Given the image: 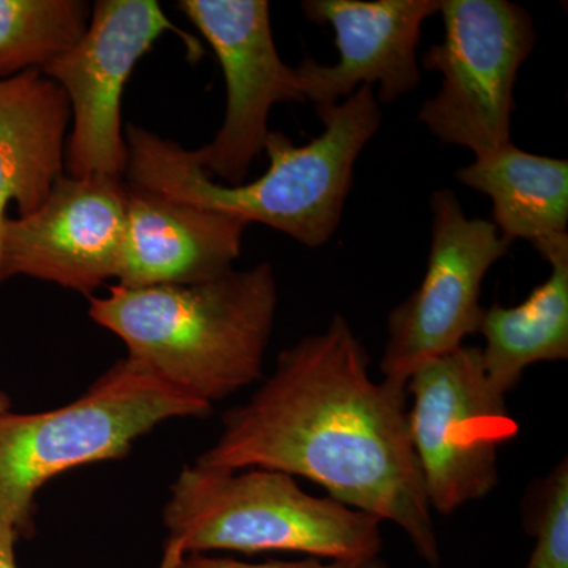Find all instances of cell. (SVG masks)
<instances>
[{"instance_id": "1", "label": "cell", "mask_w": 568, "mask_h": 568, "mask_svg": "<svg viewBox=\"0 0 568 568\" xmlns=\"http://www.w3.org/2000/svg\"><path fill=\"white\" fill-rule=\"evenodd\" d=\"M364 343L342 315L286 347L274 375L223 416L196 459L207 469H268L304 477L328 497L398 526L426 566L439 540L418 466L406 388L369 376Z\"/></svg>"}, {"instance_id": "2", "label": "cell", "mask_w": 568, "mask_h": 568, "mask_svg": "<svg viewBox=\"0 0 568 568\" xmlns=\"http://www.w3.org/2000/svg\"><path fill=\"white\" fill-rule=\"evenodd\" d=\"M324 130L304 145L282 132L268 133L267 171L241 185H224L205 175L192 151L142 126L126 129L129 185L261 223L308 248L327 244L342 222L354 166L383 122L373 88L362 85L335 106L316 110Z\"/></svg>"}, {"instance_id": "3", "label": "cell", "mask_w": 568, "mask_h": 568, "mask_svg": "<svg viewBox=\"0 0 568 568\" xmlns=\"http://www.w3.org/2000/svg\"><path fill=\"white\" fill-rule=\"evenodd\" d=\"M278 286L271 263L190 284L126 287L89 298L93 323L129 361L197 402H222L263 377Z\"/></svg>"}, {"instance_id": "4", "label": "cell", "mask_w": 568, "mask_h": 568, "mask_svg": "<svg viewBox=\"0 0 568 568\" xmlns=\"http://www.w3.org/2000/svg\"><path fill=\"white\" fill-rule=\"evenodd\" d=\"M166 544L159 568L190 555L304 552L320 559H368L383 551V521L308 495L294 477L268 469L183 467L163 508Z\"/></svg>"}, {"instance_id": "5", "label": "cell", "mask_w": 568, "mask_h": 568, "mask_svg": "<svg viewBox=\"0 0 568 568\" xmlns=\"http://www.w3.org/2000/svg\"><path fill=\"white\" fill-rule=\"evenodd\" d=\"M212 406L175 390L129 358L115 362L70 405L0 416V519L31 538L39 489L73 467L121 459L170 418L205 417Z\"/></svg>"}, {"instance_id": "6", "label": "cell", "mask_w": 568, "mask_h": 568, "mask_svg": "<svg viewBox=\"0 0 568 568\" xmlns=\"http://www.w3.org/2000/svg\"><path fill=\"white\" fill-rule=\"evenodd\" d=\"M444 40L422 65L443 85L418 111V122L443 144L469 149L476 159L511 142L515 82L537 41L525 7L507 0H440Z\"/></svg>"}, {"instance_id": "7", "label": "cell", "mask_w": 568, "mask_h": 568, "mask_svg": "<svg viewBox=\"0 0 568 568\" xmlns=\"http://www.w3.org/2000/svg\"><path fill=\"white\" fill-rule=\"evenodd\" d=\"M410 440L432 510L452 515L484 499L499 481L497 455L518 433L506 396L489 386L480 347L420 366L406 384Z\"/></svg>"}, {"instance_id": "8", "label": "cell", "mask_w": 568, "mask_h": 568, "mask_svg": "<svg viewBox=\"0 0 568 568\" xmlns=\"http://www.w3.org/2000/svg\"><path fill=\"white\" fill-rule=\"evenodd\" d=\"M432 245L420 286L387 317L381 358L383 381L406 388L420 366L463 346L478 334L485 306L481 286L511 242L493 222L469 219L450 189L432 196Z\"/></svg>"}, {"instance_id": "9", "label": "cell", "mask_w": 568, "mask_h": 568, "mask_svg": "<svg viewBox=\"0 0 568 568\" xmlns=\"http://www.w3.org/2000/svg\"><path fill=\"white\" fill-rule=\"evenodd\" d=\"M179 32L159 2L99 0L81 40L44 67L69 99L71 133L65 148L70 178L122 179L129 151L122 132V95L130 74L164 32Z\"/></svg>"}, {"instance_id": "10", "label": "cell", "mask_w": 568, "mask_h": 568, "mask_svg": "<svg viewBox=\"0 0 568 568\" xmlns=\"http://www.w3.org/2000/svg\"><path fill=\"white\" fill-rule=\"evenodd\" d=\"M179 10L209 41L226 80V114L211 144L192 151L207 178L245 183L264 152L276 103L305 102L293 67L280 58L265 0H181Z\"/></svg>"}, {"instance_id": "11", "label": "cell", "mask_w": 568, "mask_h": 568, "mask_svg": "<svg viewBox=\"0 0 568 568\" xmlns=\"http://www.w3.org/2000/svg\"><path fill=\"white\" fill-rule=\"evenodd\" d=\"M126 224L122 179L63 174L37 211L0 230V284L32 276L89 298L118 276Z\"/></svg>"}, {"instance_id": "12", "label": "cell", "mask_w": 568, "mask_h": 568, "mask_svg": "<svg viewBox=\"0 0 568 568\" xmlns=\"http://www.w3.org/2000/svg\"><path fill=\"white\" fill-rule=\"evenodd\" d=\"M301 9L306 20L332 26L339 52L335 65L306 58L294 69L298 92L316 110L335 106L362 85H379L383 104L416 91L422 26L439 13L440 0H305Z\"/></svg>"}, {"instance_id": "13", "label": "cell", "mask_w": 568, "mask_h": 568, "mask_svg": "<svg viewBox=\"0 0 568 568\" xmlns=\"http://www.w3.org/2000/svg\"><path fill=\"white\" fill-rule=\"evenodd\" d=\"M248 224L126 183V224L118 284L207 282L233 271Z\"/></svg>"}, {"instance_id": "14", "label": "cell", "mask_w": 568, "mask_h": 568, "mask_svg": "<svg viewBox=\"0 0 568 568\" xmlns=\"http://www.w3.org/2000/svg\"><path fill=\"white\" fill-rule=\"evenodd\" d=\"M71 111L65 92L41 70L0 80V230L43 204L65 173Z\"/></svg>"}, {"instance_id": "15", "label": "cell", "mask_w": 568, "mask_h": 568, "mask_svg": "<svg viewBox=\"0 0 568 568\" xmlns=\"http://www.w3.org/2000/svg\"><path fill=\"white\" fill-rule=\"evenodd\" d=\"M455 178L491 197L493 224L508 241L530 242L548 264L567 256V160L536 155L508 142L459 168Z\"/></svg>"}, {"instance_id": "16", "label": "cell", "mask_w": 568, "mask_h": 568, "mask_svg": "<svg viewBox=\"0 0 568 568\" xmlns=\"http://www.w3.org/2000/svg\"><path fill=\"white\" fill-rule=\"evenodd\" d=\"M551 275L523 304L485 308L478 334L489 386L507 396L525 369L568 358V254L549 263Z\"/></svg>"}, {"instance_id": "17", "label": "cell", "mask_w": 568, "mask_h": 568, "mask_svg": "<svg viewBox=\"0 0 568 568\" xmlns=\"http://www.w3.org/2000/svg\"><path fill=\"white\" fill-rule=\"evenodd\" d=\"M82 0H0V80L43 70L88 31Z\"/></svg>"}, {"instance_id": "18", "label": "cell", "mask_w": 568, "mask_h": 568, "mask_svg": "<svg viewBox=\"0 0 568 568\" xmlns=\"http://www.w3.org/2000/svg\"><path fill=\"white\" fill-rule=\"evenodd\" d=\"M523 529L534 538L525 568H568V459L530 481L521 500Z\"/></svg>"}, {"instance_id": "19", "label": "cell", "mask_w": 568, "mask_h": 568, "mask_svg": "<svg viewBox=\"0 0 568 568\" xmlns=\"http://www.w3.org/2000/svg\"><path fill=\"white\" fill-rule=\"evenodd\" d=\"M178 568H388L386 560L376 556L368 559H320L268 560L264 564L241 562L230 558H212L205 555H190L182 559Z\"/></svg>"}, {"instance_id": "20", "label": "cell", "mask_w": 568, "mask_h": 568, "mask_svg": "<svg viewBox=\"0 0 568 568\" xmlns=\"http://www.w3.org/2000/svg\"><path fill=\"white\" fill-rule=\"evenodd\" d=\"M20 538L17 530L0 519V568H18L14 547Z\"/></svg>"}, {"instance_id": "21", "label": "cell", "mask_w": 568, "mask_h": 568, "mask_svg": "<svg viewBox=\"0 0 568 568\" xmlns=\"http://www.w3.org/2000/svg\"><path fill=\"white\" fill-rule=\"evenodd\" d=\"M11 407L10 396L7 394H3L2 390H0V416L2 414L9 413Z\"/></svg>"}]
</instances>
